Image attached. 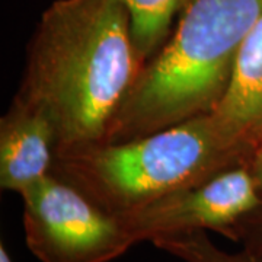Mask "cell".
<instances>
[{"instance_id": "cell-1", "label": "cell", "mask_w": 262, "mask_h": 262, "mask_svg": "<svg viewBox=\"0 0 262 262\" xmlns=\"http://www.w3.org/2000/svg\"><path fill=\"white\" fill-rule=\"evenodd\" d=\"M144 64L122 0H56L32 38L15 99L47 115L56 158L64 156L105 143Z\"/></svg>"}, {"instance_id": "cell-2", "label": "cell", "mask_w": 262, "mask_h": 262, "mask_svg": "<svg viewBox=\"0 0 262 262\" xmlns=\"http://www.w3.org/2000/svg\"><path fill=\"white\" fill-rule=\"evenodd\" d=\"M262 0H189L172 37L149 60L105 143H122L217 108Z\"/></svg>"}, {"instance_id": "cell-3", "label": "cell", "mask_w": 262, "mask_h": 262, "mask_svg": "<svg viewBox=\"0 0 262 262\" xmlns=\"http://www.w3.org/2000/svg\"><path fill=\"white\" fill-rule=\"evenodd\" d=\"M248 158L249 150L210 113L139 139L57 156L51 173L106 211L122 215Z\"/></svg>"}, {"instance_id": "cell-4", "label": "cell", "mask_w": 262, "mask_h": 262, "mask_svg": "<svg viewBox=\"0 0 262 262\" xmlns=\"http://www.w3.org/2000/svg\"><path fill=\"white\" fill-rule=\"evenodd\" d=\"M20 196L25 242L39 262H111L136 245L120 215L54 173Z\"/></svg>"}, {"instance_id": "cell-5", "label": "cell", "mask_w": 262, "mask_h": 262, "mask_svg": "<svg viewBox=\"0 0 262 262\" xmlns=\"http://www.w3.org/2000/svg\"><path fill=\"white\" fill-rule=\"evenodd\" d=\"M261 204L262 191L246 163H239L120 217L136 244L196 230L232 241L234 226Z\"/></svg>"}, {"instance_id": "cell-6", "label": "cell", "mask_w": 262, "mask_h": 262, "mask_svg": "<svg viewBox=\"0 0 262 262\" xmlns=\"http://www.w3.org/2000/svg\"><path fill=\"white\" fill-rule=\"evenodd\" d=\"M56 160V131L44 113L15 99L0 122V187L22 194L48 177Z\"/></svg>"}, {"instance_id": "cell-7", "label": "cell", "mask_w": 262, "mask_h": 262, "mask_svg": "<svg viewBox=\"0 0 262 262\" xmlns=\"http://www.w3.org/2000/svg\"><path fill=\"white\" fill-rule=\"evenodd\" d=\"M211 114L251 153L249 137L262 118V16L245 38L229 88Z\"/></svg>"}, {"instance_id": "cell-8", "label": "cell", "mask_w": 262, "mask_h": 262, "mask_svg": "<svg viewBox=\"0 0 262 262\" xmlns=\"http://www.w3.org/2000/svg\"><path fill=\"white\" fill-rule=\"evenodd\" d=\"M130 16L131 37L147 63L166 42L172 20L189 0H122Z\"/></svg>"}, {"instance_id": "cell-9", "label": "cell", "mask_w": 262, "mask_h": 262, "mask_svg": "<svg viewBox=\"0 0 262 262\" xmlns=\"http://www.w3.org/2000/svg\"><path fill=\"white\" fill-rule=\"evenodd\" d=\"M151 244L184 262H262L261 252L244 248L230 253L217 248L203 230L160 236Z\"/></svg>"}, {"instance_id": "cell-10", "label": "cell", "mask_w": 262, "mask_h": 262, "mask_svg": "<svg viewBox=\"0 0 262 262\" xmlns=\"http://www.w3.org/2000/svg\"><path fill=\"white\" fill-rule=\"evenodd\" d=\"M233 242H241L245 249L262 253V204L246 214L234 226Z\"/></svg>"}, {"instance_id": "cell-11", "label": "cell", "mask_w": 262, "mask_h": 262, "mask_svg": "<svg viewBox=\"0 0 262 262\" xmlns=\"http://www.w3.org/2000/svg\"><path fill=\"white\" fill-rule=\"evenodd\" d=\"M246 166L249 168L258 187L262 191V141H259L252 149L249 158L246 160Z\"/></svg>"}, {"instance_id": "cell-12", "label": "cell", "mask_w": 262, "mask_h": 262, "mask_svg": "<svg viewBox=\"0 0 262 262\" xmlns=\"http://www.w3.org/2000/svg\"><path fill=\"white\" fill-rule=\"evenodd\" d=\"M259 141H262V118L261 121L258 122V125L253 128L252 134H251V137H249V144H251V151H252V149L259 143ZM251 155V153H249Z\"/></svg>"}, {"instance_id": "cell-13", "label": "cell", "mask_w": 262, "mask_h": 262, "mask_svg": "<svg viewBox=\"0 0 262 262\" xmlns=\"http://www.w3.org/2000/svg\"><path fill=\"white\" fill-rule=\"evenodd\" d=\"M0 262H13L10 253L8 252L6 246L3 244H0Z\"/></svg>"}]
</instances>
